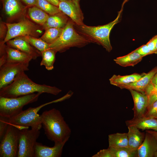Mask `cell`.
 Returning a JSON list of instances; mask_svg holds the SVG:
<instances>
[{
  "label": "cell",
  "mask_w": 157,
  "mask_h": 157,
  "mask_svg": "<svg viewBox=\"0 0 157 157\" xmlns=\"http://www.w3.org/2000/svg\"><path fill=\"white\" fill-rule=\"evenodd\" d=\"M145 132L151 134L155 138L157 141V131L150 129L146 130Z\"/></svg>",
  "instance_id": "40"
},
{
  "label": "cell",
  "mask_w": 157,
  "mask_h": 157,
  "mask_svg": "<svg viewBox=\"0 0 157 157\" xmlns=\"http://www.w3.org/2000/svg\"><path fill=\"white\" fill-rule=\"evenodd\" d=\"M28 13L30 18L33 21L42 26L49 17L47 13L38 7L29 8Z\"/></svg>",
  "instance_id": "25"
},
{
  "label": "cell",
  "mask_w": 157,
  "mask_h": 157,
  "mask_svg": "<svg viewBox=\"0 0 157 157\" xmlns=\"http://www.w3.org/2000/svg\"><path fill=\"white\" fill-rule=\"evenodd\" d=\"M126 126H134L142 130H152L157 131V119L153 117L144 116L138 118H133L125 121Z\"/></svg>",
  "instance_id": "17"
},
{
  "label": "cell",
  "mask_w": 157,
  "mask_h": 157,
  "mask_svg": "<svg viewBox=\"0 0 157 157\" xmlns=\"http://www.w3.org/2000/svg\"><path fill=\"white\" fill-rule=\"evenodd\" d=\"M69 139L62 142L54 144L52 147L44 145L37 142L35 146V157H60L62 155L63 148Z\"/></svg>",
  "instance_id": "14"
},
{
  "label": "cell",
  "mask_w": 157,
  "mask_h": 157,
  "mask_svg": "<svg viewBox=\"0 0 157 157\" xmlns=\"http://www.w3.org/2000/svg\"><path fill=\"white\" fill-rule=\"evenodd\" d=\"M8 118L0 116V140L4 135L8 125Z\"/></svg>",
  "instance_id": "31"
},
{
  "label": "cell",
  "mask_w": 157,
  "mask_h": 157,
  "mask_svg": "<svg viewBox=\"0 0 157 157\" xmlns=\"http://www.w3.org/2000/svg\"><path fill=\"white\" fill-rule=\"evenodd\" d=\"M91 42L87 38L76 31L72 21H68L59 37L50 45L49 47L56 52H62L71 47H82Z\"/></svg>",
  "instance_id": "4"
},
{
  "label": "cell",
  "mask_w": 157,
  "mask_h": 157,
  "mask_svg": "<svg viewBox=\"0 0 157 157\" xmlns=\"http://www.w3.org/2000/svg\"><path fill=\"white\" fill-rule=\"evenodd\" d=\"M42 94L34 93L15 97L0 96V116L10 119L16 116L23 110L24 106L36 101Z\"/></svg>",
  "instance_id": "5"
},
{
  "label": "cell",
  "mask_w": 157,
  "mask_h": 157,
  "mask_svg": "<svg viewBox=\"0 0 157 157\" xmlns=\"http://www.w3.org/2000/svg\"><path fill=\"white\" fill-rule=\"evenodd\" d=\"M75 0L77 2H79V1H80V0Z\"/></svg>",
  "instance_id": "47"
},
{
  "label": "cell",
  "mask_w": 157,
  "mask_h": 157,
  "mask_svg": "<svg viewBox=\"0 0 157 157\" xmlns=\"http://www.w3.org/2000/svg\"><path fill=\"white\" fill-rule=\"evenodd\" d=\"M156 118L157 119V117H156Z\"/></svg>",
  "instance_id": "48"
},
{
  "label": "cell",
  "mask_w": 157,
  "mask_h": 157,
  "mask_svg": "<svg viewBox=\"0 0 157 157\" xmlns=\"http://www.w3.org/2000/svg\"><path fill=\"white\" fill-rule=\"evenodd\" d=\"M6 25L5 24H4L2 22H1L0 23V38L3 39V36L5 35V30L6 28Z\"/></svg>",
  "instance_id": "38"
},
{
  "label": "cell",
  "mask_w": 157,
  "mask_h": 157,
  "mask_svg": "<svg viewBox=\"0 0 157 157\" xmlns=\"http://www.w3.org/2000/svg\"><path fill=\"white\" fill-rule=\"evenodd\" d=\"M0 48V66L6 63L29 64L33 59L28 54L7 45Z\"/></svg>",
  "instance_id": "11"
},
{
  "label": "cell",
  "mask_w": 157,
  "mask_h": 157,
  "mask_svg": "<svg viewBox=\"0 0 157 157\" xmlns=\"http://www.w3.org/2000/svg\"><path fill=\"white\" fill-rule=\"evenodd\" d=\"M144 92L147 96L157 93V85L152 84L151 82L146 88Z\"/></svg>",
  "instance_id": "34"
},
{
  "label": "cell",
  "mask_w": 157,
  "mask_h": 157,
  "mask_svg": "<svg viewBox=\"0 0 157 157\" xmlns=\"http://www.w3.org/2000/svg\"><path fill=\"white\" fill-rule=\"evenodd\" d=\"M129 0H125V1H124V2H123V5H124V4L126 2H127Z\"/></svg>",
  "instance_id": "44"
},
{
  "label": "cell",
  "mask_w": 157,
  "mask_h": 157,
  "mask_svg": "<svg viewBox=\"0 0 157 157\" xmlns=\"http://www.w3.org/2000/svg\"><path fill=\"white\" fill-rule=\"evenodd\" d=\"M36 6L47 14L53 15L62 12L58 7L46 0H36Z\"/></svg>",
  "instance_id": "30"
},
{
  "label": "cell",
  "mask_w": 157,
  "mask_h": 157,
  "mask_svg": "<svg viewBox=\"0 0 157 157\" xmlns=\"http://www.w3.org/2000/svg\"><path fill=\"white\" fill-rule=\"evenodd\" d=\"M29 65L6 63L0 66V89L11 83L20 73L28 70Z\"/></svg>",
  "instance_id": "10"
},
{
  "label": "cell",
  "mask_w": 157,
  "mask_h": 157,
  "mask_svg": "<svg viewBox=\"0 0 157 157\" xmlns=\"http://www.w3.org/2000/svg\"><path fill=\"white\" fill-rule=\"evenodd\" d=\"M127 127L129 147L132 149L137 150L144 140L145 133L141 132L135 126Z\"/></svg>",
  "instance_id": "19"
},
{
  "label": "cell",
  "mask_w": 157,
  "mask_h": 157,
  "mask_svg": "<svg viewBox=\"0 0 157 157\" xmlns=\"http://www.w3.org/2000/svg\"><path fill=\"white\" fill-rule=\"evenodd\" d=\"M29 43L41 52L50 48L49 44L41 38H37L31 36L18 37Z\"/></svg>",
  "instance_id": "29"
},
{
  "label": "cell",
  "mask_w": 157,
  "mask_h": 157,
  "mask_svg": "<svg viewBox=\"0 0 157 157\" xmlns=\"http://www.w3.org/2000/svg\"><path fill=\"white\" fill-rule=\"evenodd\" d=\"M148 107L154 102L157 100V93L148 96Z\"/></svg>",
  "instance_id": "37"
},
{
  "label": "cell",
  "mask_w": 157,
  "mask_h": 157,
  "mask_svg": "<svg viewBox=\"0 0 157 157\" xmlns=\"http://www.w3.org/2000/svg\"><path fill=\"white\" fill-rule=\"evenodd\" d=\"M122 14L121 10L114 20L104 25L89 26L83 24L78 26L81 33L85 37L91 42L101 45L109 52L112 49L109 39L110 33L114 26L121 21Z\"/></svg>",
  "instance_id": "3"
},
{
  "label": "cell",
  "mask_w": 157,
  "mask_h": 157,
  "mask_svg": "<svg viewBox=\"0 0 157 157\" xmlns=\"http://www.w3.org/2000/svg\"><path fill=\"white\" fill-rule=\"evenodd\" d=\"M145 116L156 118L157 116V100L148 106L145 115Z\"/></svg>",
  "instance_id": "32"
},
{
  "label": "cell",
  "mask_w": 157,
  "mask_h": 157,
  "mask_svg": "<svg viewBox=\"0 0 157 157\" xmlns=\"http://www.w3.org/2000/svg\"><path fill=\"white\" fill-rule=\"evenodd\" d=\"M79 2L74 0L61 1L58 6L62 13L69 16L77 26L84 24L83 14Z\"/></svg>",
  "instance_id": "12"
},
{
  "label": "cell",
  "mask_w": 157,
  "mask_h": 157,
  "mask_svg": "<svg viewBox=\"0 0 157 157\" xmlns=\"http://www.w3.org/2000/svg\"><path fill=\"white\" fill-rule=\"evenodd\" d=\"M26 4L28 5L36 6V0H22Z\"/></svg>",
  "instance_id": "39"
},
{
  "label": "cell",
  "mask_w": 157,
  "mask_h": 157,
  "mask_svg": "<svg viewBox=\"0 0 157 157\" xmlns=\"http://www.w3.org/2000/svg\"><path fill=\"white\" fill-rule=\"evenodd\" d=\"M56 53L50 48L41 52L42 58L40 65H44L48 70L53 69L54 68L53 65L55 60Z\"/></svg>",
  "instance_id": "26"
},
{
  "label": "cell",
  "mask_w": 157,
  "mask_h": 157,
  "mask_svg": "<svg viewBox=\"0 0 157 157\" xmlns=\"http://www.w3.org/2000/svg\"><path fill=\"white\" fill-rule=\"evenodd\" d=\"M42 125L48 139L54 144L69 139L71 130L60 111L53 108L41 115Z\"/></svg>",
  "instance_id": "2"
},
{
  "label": "cell",
  "mask_w": 157,
  "mask_h": 157,
  "mask_svg": "<svg viewBox=\"0 0 157 157\" xmlns=\"http://www.w3.org/2000/svg\"><path fill=\"white\" fill-rule=\"evenodd\" d=\"M154 54L157 53V42L156 44L154 50Z\"/></svg>",
  "instance_id": "43"
},
{
  "label": "cell",
  "mask_w": 157,
  "mask_h": 157,
  "mask_svg": "<svg viewBox=\"0 0 157 157\" xmlns=\"http://www.w3.org/2000/svg\"><path fill=\"white\" fill-rule=\"evenodd\" d=\"M134 51L143 57L152 54L151 51L149 49L146 44L142 45Z\"/></svg>",
  "instance_id": "33"
},
{
  "label": "cell",
  "mask_w": 157,
  "mask_h": 157,
  "mask_svg": "<svg viewBox=\"0 0 157 157\" xmlns=\"http://www.w3.org/2000/svg\"><path fill=\"white\" fill-rule=\"evenodd\" d=\"M7 45L24 52L30 55L33 59H35L41 56V52L36 50L26 40L17 37L6 42Z\"/></svg>",
  "instance_id": "16"
},
{
  "label": "cell",
  "mask_w": 157,
  "mask_h": 157,
  "mask_svg": "<svg viewBox=\"0 0 157 157\" xmlns=\"http://www.w3.org/2000/svg\"><path fill=\"white\" fill-rule=\"evenodd\" d=\"M60 1H65L66 0H59Z\"/></svg>",
  "instance_id": "46"
},
{
  "label": "cell",
  "mask_w": 157,
  "mask_h": 157,
  "mask_svg": "<svg viewBox=\"0 0 157 157\" xmlns=\"http://www.w3.org/2000/svg\"><path fill=\"white\" fill-rule=\"evenodd\" d=\"M154 157H157V151L156 152Z\"/></svg>",
  "instance_id": "45"
},
{
  "label": "cell",
  "mask_w": 157,
  "mask_h": 157,
  "mask_svg": "<svg viewBox=\"0 0 157 157\" xmlns=\"http://www.w3.org/2000/svg\"><path fill=\"white\" fill-rule=\"evenodd\" d=\"M63 28H50L47 29L40 38L49 44L55 42L59 37L63 31Z\"/></svg>",
  "instance_id": "28"
},
{
  "label": "cell",
  "mask_w": 157,
  "mask_h": 157,
  "mask_svg": "<svg viewBox=\"0 0 157 157\" xmlns=\"http://www.w3.org/2000/svg\"><path fill=\"white\" fill-rule=\"evenodd\" d=\"M68 98L67 94L57 100L47 102L36 107H30L16 116L8 119V124L17 126L28 128L42 127V118L38 114L39 110L43 107L50 104L62 101Z\"/></svg>",
  "instance_id": "6"
},
{
  "label": "cell",
  "mask_w": 157,
  "mask_h": 157,
  "mask_svg": "<svg viewBox=\"0 0 157 157\" xmlns=\"http://www.w3.org/2000/svg\"><path fill=\"white\" fill-rule=\"evenodd\" d=\"M92 157H112L109 149L100 150L96 154L92 156Z\"/></svg>",
  "instance_id": "35"
},
{
  "label": "cell",
  "mask_w": 157,
  "mask_h": 157,
  "mask_svg": "<svg viewBox=\"0 0 157 157\" xmlns=\"http://www.w3.org/2000/svg\"><path fill=\"white\" fill-rule=\"evenodd\" d=\"M151 82L154 85H157V72L153 77Z\"/></svg>",
  "instance_id": "41"
},
{
  "label": "cell",
  "mask_w": 157,
  "mask_h": 157,
  "mask_svg": "<svg viewBox=\"0 0 157 157\" xmlns=\"http://www.w3.org/2000/svg\"><path fill=\"white\" fill-rule=\"evenodd\" d=\"M62 12L53 15H50L47 20L42 25L45 30L50 28H63L68 21L65 14Z\"/></svg>",
  "instance_id": "21"
},
{
  "label": "cell",
  "mask_w": 157,
  "mask_h": 157,
  "mask_svg": "<svg viewBox=\"0 0 157 157\" xmlns=\"http://www.w3.org/2000/svg\"><path fill=\"white\" fill-rule=\"evenodd\" d=\"M20 131L17 126L8 124L6 132L0 140V157H17Z\"/></svg>",
  "instance_id": "7"
},
{
  "label": "cell",
  "mask_w": 157,
  "mask_h": 157,
  "mask_svg": "<svg viewBox=\"0 0 157 157\" xmlns=\"http://www.w3.org/2000/svg\"><path fill=\"white\" fill-rule=\"evenodd\" d=\"M112 157H138L137 150L129 147L114 148L108 147Z\"/></svg>",
  "instance_id": "27"
},
{
  "label": "cell",
  "mask_w": 157,
  "mask_h": 157,
  "mask_svg": "<svg viewBox=\"0 0 157 157\" xmlns=\"http://www.w3.org/2000/svg\"><path fill=\"white\" fill-rule=\"evenodd\" d=\"M3 8L6 14L13 17L22 12L23 8L19 0H4Z\"/></svg>",
  "instance_id": "24"
},
{
  "label": "cell",
  "mask_w": 157,
  "mask_h": 157,
  "mask_svg": "<svg viewBox=\"0 0 157 157\" xmlns=\"http://www.w3.org/2000/svg\"><path fill=\"white\" fill-rule=\"evenodd\" d=\"M157 151V140L151 134L146 132L144 140L137 150L138 157H154Z\"/></svg>",
  "instance_id": "15"
},
{
  "label": "cell",
  "mask_w": 157,
  "mask_h": 157,
  "mask_svg": "<svg viewBox=\"0 0 157 157\" xmlns=\"http://www.w3.org/2000/svg\"><path fill=\"white\" fill-rule=\"evenodd\" d=\"M146 74L144 72L141 74L134 73L124 76L114 74L109 80L111 84L119 88L124 85L137 81Z\"/></svg>",
  "instance_id": "20"
},
{
  "label": "cell",
  "mask_w": 157,
  "mask_h": 157,
  "mask_svg": "<svg viewBox=\"0 0 157 157\" xmlns=\"http://www.w3.org/2000/svg\"><path fill=\"white\" fill-rule=\"evenodd\" d=\"M108 147H129L127 133H117L108 135Z\"/></svg>",
  "instance_id": "23"
},
{
  "label": "cell",
  "mask_w": 157,
  "mask_h": 157,
  "mask_svg": "<svg viewBox=\"0 0 157 157\" xmlns=\"http://www.w3.org/2000/svg\"><path fill=\"white\" fill-rule=\"evenodd\" d=\"M157 42V34L153 36L146 44L152 54L154 53Z\"/></svg>",
  "instance_id": "36"
},
{
  "label": "cell",
  "mask_w": 157,
  "mask_h": 157,
  "mask_svg": "<svg viewBox=\"0 0 157 157\" xmlns=\"http://www.w3.org/2000/svg\"><path fill=\"white\" fill-rule=\"evenodd\" d=\"M40 127L20 130L17 157H35V146L40 134Z\"/></svg>",
  "instance_id": "8"
},
{
  "label": "cell",
  "mask_w": 157,
  "mask_h": 157,
  "mask_svg": "<svg viewBox=\"0 0 157 157\" xmlns=\"http://www.w3.org/2000/svg\"><path fill=\"white\" fill-rule=\"evenodd\" d=\"M7 27L6 36L1 45L12 38L17 37L31 36L37 37L42 31L38 26L27 19L23 20L17 23H5Z\"/></svg>",
  "instance_id": "9"
},
{
  "label": "cell",
  "mask_w": 157,
  "mask_h": 157,
  "mask_svg": "<svg viewBox=\"0 0 157 157\" xmlns=\"http://www.w3.org/2000/svg\"><path fill=\"white\" fill-rule=\"evenodd\" d=\"M61 90L55 87L37 84L30 79L24 72L19 74L10 85L0 89V96L15 97L35 92L47 93L56 95Z\"/></svg>",
  "instance_id": "1"
},
{
  "label": "cell",
  "mask_w": 157,
  "mask_h": 157,
  "mask_svg": "<svg viewBox=\"0 0 157 157\" xmlns=\"http://www.w3.org/2000/svg\"><path fill=\"white\" fill-rule=\"evenodd\" d=\"M157 72V66L155 67L137 81L124 85L119 88L121 89L134 90L145 93V89L151 82V79Z\"/></svg>",
  "instance_id": "18"
},
{
  "label": "cell",
  "mask_w": 157,
  "mask_h": 157,
  "mask_svg": "<svg viewBox=\"0 0 157 157\" xmlns=\"http://www.w3.org/2000/svg\"><path fill=\"white\" fill-rule=\"evenodd\" d=\"M130 92L134 102L132 109L134 112L133 118H140L145 116L148 104V97L145 93L133 90Z\"/></svg>",
  "instance_id": "13"
},
{
  "label": "cell",
  "mask_w": 157,
  "mask_h": 157,
  "mask_svg": "<svg viewBox=\"0 0 157 157\" xmlns=\"http://www.w3.org/2000/svg\"><path fill=\"white\" fill-rule=\"evenodd\" d=\"M51 4L58 6L60 1L59 0H46Z\"/></svg>",
  "instance_id": "42"
},
{
  "label": "cell",
  "mask_w": 157,
  "mask_h": 157,
  "mask_svg": "<svg viewBox=\"0 0 157 157\" xmlns=\"http://www.w3.org/2000/svg\"><path fill=\"white\" fill-rule=\"evenodd\" d=\"M143 57L134 50L128 54L114 59L117 64L123 67H133L140 62Z\"/></svg>",
  "instance_id": "22"
}]
</instances>
